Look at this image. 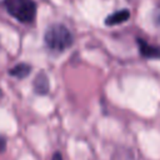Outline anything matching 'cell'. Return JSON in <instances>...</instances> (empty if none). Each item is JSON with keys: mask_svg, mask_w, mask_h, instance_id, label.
Masks as SVG:
<instances>
[{"mask_svg": "<svg viewBox=\"0 0 160 160\" xmlns=\"http://www.w3.org/2000/svg\"><path fill=\"white\" fill-rule=\"evenodd\" d=\"M32 89L34 92L38 95H46L50 91V82H49V78L44 71L38 72V75L35 76L34 81H32Z\"/></svg>", "mask_w": 160, "mask_h": 160, "instance_id": "4", "label": "cell"}, {"mask_svg": "<svg viewBox=\"0 0 160 160\" xmlns=\"http://www.w3.org/2000/svg\"><path fill=\"white\" fill-rule=\"evenodd\" d=\"M6 150V139L0 135V154H2Z\"/></svg>", "mask_w": 160, "mask_h": 160, "instance_id": "8", "label": "cell"}, {"mask_svg": "<svg viewBox=\"0 0 160 160\" xmlns=\"http://www.w3.org/2000/svg\"><path fill=\"white\" fill-rule=\"evenodd\" d=\"M32 68L30 64H26V62H19L16 64L15 66H12L10 70H9V74L16 79H25L29 76V74L31 72Z\"/></svg>", "mask_w": 160, "mask_h": 160, "instance_id": "6", "label": "cell"}, {"mask_svg": "<svg viewBox=\"0 0 160 160\" xmlns=\"http://www.w3.org/2000/svg\"><path fill=\"white\" fill-rule=\"evenodd\" d=\"M136 46L141 58L150 60H160V46L150 44L142 38H136Z\"/></svg>", "mask_w": 160, "mask_h": 160, "instance_id": "3", "label": "cell"}, {"mask_svg": "<svg viewBox=\"0 0 160 160\" xmlns=\"http://www.w3.org/2000/svg\"><path fill=\"white\" fill-rule=\"evenodd\" d=\"M8 14L21 24H32L36 18L38 4L34 0H2Z\"/></svg>", "mask_w": 160, "mask_h": 160, "instance_id": "2", "label": "cell"}, {"mask_svg": "<svg viewBox=\"0 0 160 160\" xmlns=\"http://www.w3.org/2000/svg\"><path fill=\"white\" fill-rule=\"evenodd\" d=\"M152 21L156 26H160V2L155 6V9L152 11Z\"/></svg>", "mask_w": 160, "mask_h": 160, "instance_id": "7", "label": "cell"}, {"mask_svg": "<svg viewBox=\"0 0 160 160\" xmlns=\"http://www.w3.org/2000/svg\"><path fill=\"white\" fill-rule=\"evenodd\" d=\"M51 160H64V159H62V155H61V152H59V151H55V152L52 154V156H51Z\"/></svg>", "mask_w": 160, "mask_h": 160, "instance_id": "9", "label": "cell"}, {"mask_svg": "<svg viewBox=\"0 0 160 160\" xmlns=\"http://www.w3.org/2000/svg\"><path fill=\"white\" fill-rule=\"evenodd\" d=\"M44 44L52 54H61L74 44L72 32L64 24H51L44 32Z\"/></svg>", "mask_w": 160, "mask_h": 160, "instance_id": "1", "label": "cell"}, {"mask_svg": "<svg viewBox=\"0 0 160 160\" xmlns=\"http://www.w3.org/2000/svg\"><path fill=\"white\" fill-rule=\"evenodd\" d=\"M129 19H130V11L128 9H120L118 11L109 14L104 20V24L106 26H115V25L126 22Z\"/></svg>", "mask_w": 160, "mask_h": 160, "instance_id": "5", "label": "cell"}]
</instances>
